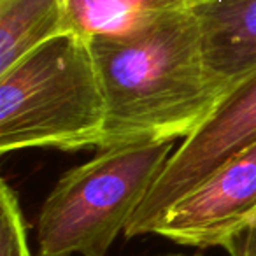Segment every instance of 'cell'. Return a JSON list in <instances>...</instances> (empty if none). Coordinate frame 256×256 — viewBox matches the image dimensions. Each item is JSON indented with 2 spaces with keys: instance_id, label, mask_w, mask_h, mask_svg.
<instances>
[{
  "instance_id": "5b68a950",
  "label": "cell",
  "mask_w": 256,
  "mask_h": 256,
  "mask_svg": "<svg viewBox=\"0 0 256 256\" xmlns=\"http://www.w3.org/2000/svg\"><path fill=\"white\" fill-rule=\"evenodd\" d=\"M256 216V144L242 150L186 193L153 234L188 248H223Z\"/></svg>"
},
{
  "instance_id": "277c9868",
  "label": "cell",
  "mask_w": 256,
  "mask_h": 256,
  "mask_svg": "<svg viewBox=\"0 0 256 256\" xmlns=\"http://www.w3.org/2000/svg\"><path fill=\"white\" fill-rule=\"evenodd\" d=\"M256 144V72L234 84L200 128L181 142L124 235L153 234L165 212L242 150Z\"/></svg>"
},
{
  "instance_id": "6da1fadb",
  "label": "cell",
  "mask_w": 256,
  "mask_h": 256,
  "mask_svg": "<svg viewBox=\"0 0 256 256\" xmlns=\"http://www.w3.org/2000/svg\"><path fill=\"white\" fill-rule=\"evenodd\" d=\"M90 42L106 109L98 150L188 139L226 93L204 62L192 9L137 36Z\"/></svg>"
},
{
  "instance_id": "ba28073f",
  "label": "cell",
  "mask_w": 256,
  "mask_h": 256,
  "mask_svg": "<svg viewBox=\"0 0 256 256\" xmlns=\"http://www.w3.org/2000/svg\"><path fill=\"white\" fill-rule=\"evenodd\" d=\"M62 34L64 0H0V72Z\"/></svg>"
},
{
  "instance_id": "3957f363",
  "label": "cell",
  "mask_w": 256,
  "mask_h": 256,
  "mask_svg": "<svg viewBox=\"0 0 256 256\" xmlns=\"http://www.w3.org/2000/svg\"><path fill=\"white\" fill-rule=\"evenodd\" d=\"M176 150V140L120 144L65 172L40 207L37 254L107 256Z\"/></svg>"
},
{
  "instance_id": "9c48e42d",
  "label": "cell",
  "mask_w": 256,
  "mask_h": 256,
  "mask_svg": "<svg viewBox=\"0 0 256 256\" xmlns=\"http://www.w3.org/2000/svg\"><path fill=\"white\" fill-rule=\"evenodd\" d=\"M0 256H32L23 210L6 181L0 184Z\"/></svg>"
},
{
  "instance_id": "8fae6325",
  "label": "cell",
  "mask_w": 256,
  "mask_h": 256,
  "mask_svg": "<svg viewBox=\"0 0 256 256\" xmlns=\"http://www.w3.org/2000/svg\"><path fill=\"white\" fill-rule=\"evenodd\" d=\"M164 256H200V254H164Z\"/></svg>"
},
{
  "instance_id": "30bf717a",
  "label": "cell",
  "mask_w": 256,
  "mask_h": 256,
  "mask_svg": "<svg viewBox=\"0 0 256 256\" xmlns=\"http://www.w3.org/2000/svg\"><path fill=\"white\" fill-rule=\"evenodd\" d=\"M228 256H256V216L223 244Z\"/></svg>"
},
{
  "instance_id": "7a4b0ae2",
  "label": "cell",
  "mask_w": 256,
  "mask_h": 256,
  "mask_svg": "<svg viewBox=\"0 0 256 256\" xmlns=\"http://www.w3.org/2000/svg\"><path fill=\"white\" fill-rule=\"evenodd\" d=\"M104 96L92 42L62 34L0 72V153L100 148Z\"/></svg>"
},
{
  "instance_id": "8992f818",
  "label": "cell",
  "mask_w": 256,
  "mask_h": 256,
  "mask_svg": "<svg viewBox=\"0 0 256 256\" xmlns=\"http://www.w3.org/2000/svg\"><path fill=\"white\" fill-rule=\"evenodd\" d=\"M204 62L220 84L230 90L256 72V0H195Z\"/></svg>"
},
{
  "instance_id": "52a82bcc",
  "label": "cell",
  "mask_w": 256,
  "mask_h": 256,
  "mask_svg": "<svg viewBox=\"0 0 256 256\" xmlns=\"http://www.w3.org/2000/svg\"><path fill=\"white\" fill-rule=\"evenodd\" d=\"M195 0H64L67 34L86 40L124 39L192 9Z\"/></svg>"
}]
</instances>
